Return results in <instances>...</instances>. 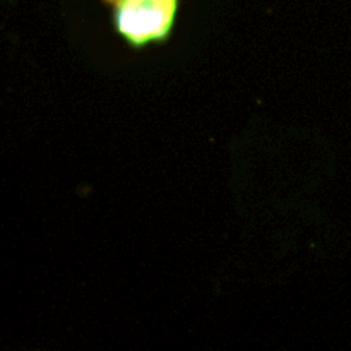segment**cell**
<instances>
[{
  "mask_svg": "<svg viewBox=\"0 0 351 351\" xmlns=\"http://www.w3.org/2000/svg\"><path fill=\"white\" fill-rule=\"evenodd\" d=\"M178 0H120L117 27L134 47L168 36L177 12Z\"/></svg>",
  "mask_w": 351,
  "mask_h": 351,
  "instance_id": "cell-1",
  "label": "cell"
}]
</instances>
